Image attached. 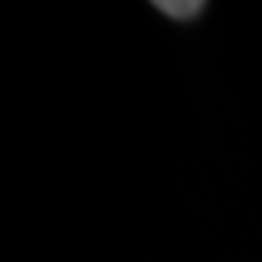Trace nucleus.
Returning <instances> with one entry per match:
<instances>
[{
	"instance_id": "nucleus-1",
	"label": "nucleus",
	"mask_w": 262,
	"mask_h": 262,
	"mask_svg": "<svg viewBox=\"0 0 262 262\" xmlns=\"http://www.w3.org/2000/svg\"><path fill=\"white\" fill-rule=\"evenodd\" d=\"M154 10H160V14H167V17H174V20H194L204 10V4L201 0H187V4H177V0H157Z\"/></svg>"
}]
</instances>
